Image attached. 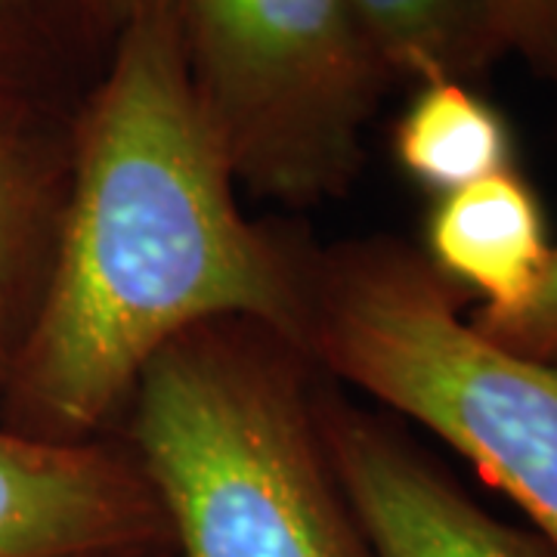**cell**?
<instances>
[{
  "label": "cell",
  "mask_w": 557,
  "mask_h": 557,
  "mask_svg": "<svg viewBox=\"0 0 557 557\" xmlns=\"http://www.w3.org/2000/svg\"><path fill=\"white\" fill-rule=\"evenodd\" d=\"M218 319L300 350L304 270L242 214L168 3L121 25L75 131L57 248L13 359L28 434L90 440L164 344Z\"/></svg>",
  "instance_id": "cell-1"
},
{
  "label": "cell",
  "mask_w": 557,
  "mask_h": 557,
  "mask_svg": "<svg viewBox=\"0 0 557 557\" xmlns=\"http://www.w3.org/2000/svg\"><path fill=\"white\" fill-rule=\"evenodd\" d=\"M307 357L248 319L164 344L131 391V440L177 557H372L329 465Z\"/></svg>",
  "instance_id": "cell-2"
},
{
  "label": "cell",
  "mask_w": 557,
  "mask_h": 557,
  "mask_svg": "<svg viewBox=\"0 0 557 557\" xmlns=\"http://www.w3.org/2000/svg\"><path fill=\"white\" fill-rule=\"evenodd\" d=\"M304 270V357L453 446L557 548V366L461 317L421 251L354 242Z\"/></svg>",
  "instance_id": "cell-3"
},
{
  "label": "cell",
  "mask_w": 557,
  "mask_h": 557,
  "mask_svg": "<svg viewBox=\"0 0 557 557\" xmlns=\"http://www.w3.org/2000/svg\"><path fill=\"white\" fill-rule=\"evenodd\" d=\"M205 119L236 183L282 205L347 193L391 75L344 0H171Z\"/></svg>",
  "instance_id": "cell-4"
},
{
  "label": "cell",
  "mask_w": 557,
  "mask_h": 557,
  "mask_svg": "<svg viewBox=\"0 0 557 557\" xmlns=\"http://www.w3.org/2000/svg\"><path fill=\"white\" fill-rule=\"evenodd\" d=\"M329 465L372 557H557L468 496L437 461L366 409L313 397Z\"/></svg>",
  "instance_id": "cell-5"
},
{
  "label": "cell",
  "mask_w": 557,
  "mask_h": 557,
  "mask_svg": "<svg viewBox=\"0 0 557 557\" xmlns=\"http://www.w3.org/2000/svg\"><path fill=\"white\" fill-rule=\"evenodd\" d=\"M174 548L131 453L97 440L0 431V557H94Z\"/></svg>",
  "instance_id": "cell-6"
},
{
  "label": "cell",
  "mask_w": 557,
  "mask_h": 557,
  "mask_svg": "<svg viewBox=\"0 0 557 557\" xmlns=\"http://www.w3.org/2000/svg\"><path fill=\"white\" fill-rule=\"evenodd\" d=\"M424 258L446 282L483 298L480 313H508L533 295L552 258L536 193L515 171L440 196Z\"/></svg>",
  "instance_id": "cell-7"
},
{
  "label": "cell",
  "mask_w": 557,
  "mask_h": 557,
  "mask_svg": "<svg viewBox=\"0 0 557 557\" xmlns=\"http://www.w3.org/2000/svg\"><path fill=\"white\" fill-rule=\"evenodd\" d=\"M394 78H478L511 50L505 0H344Z\"/></svg>",
  "instance_id": "cell-8"
},
{
  "label": "cell",
  "mask_w": 557,
  "mask_h": 557,
  "mask_svg": "<svg viewBox=\"0 0 557 557\" xmlns=\"http://www.w3.org/2000/svg\"><path fill=\"white\" fill-rule=\"evenodd\" d=\"M399 168L424 189L449 196L478 180L511 171V131L468 84H421L394 131Z\"/></svg>",
  "instance_id": "cell-9"
},
{
  "label": "cell",
  "mask_w": 557,
  "mask_h": 557,
  "mask_svg": "<svg viewBox=\"0 0 557 557\" xmlns=\"http://www.w3.org/2000/svg\"><path fill=\"white\" fill-rule=\"evenodd\" d=\"M471 322L490 341L520 357L557 366V245H552L548 267L533 295L508 313H474Z\"/></svg>",
  "instance_id": "cell-10"
},
{
  "label": "cell",
  "mask_w": 557,
  "mask_h": 557,
  "mask_svg": "<svg viewBox=\"0 0 557 557\" xmlns=\"http://www.w3.org/2000/svg\"><path fill=\"white\" fill-rule=\"evenodd\" d=\"M25 183L13 156L0 146V350L16 313V285L25 251Z\"/></svg>",
  "instance_id": "cell-11"
},
{
  "label": "cell",
  "mask_w": 557,
  "mask_h": 557,
  "mask_svg": "<svg viewBox=\"0 0 557 557\" xmlns=\"http://www.w3.org/2000/svg\"><path fill=\"white\" fill-rule=\"evenodd\" d=\"M511 50L523 53L539 75L557 81V0H505Z\"/></svg>",
  "instance_id": "cell-12"
},
{
  "label": "cell",
  "mask_w": 557,
  "mask_h": 557,
  "mask_svg": "<svg viewBox=\"0 0 557 557\" xmlns=\"http://www.w3.org/2000/svg\"><path fill=\"white\" fill-rule=\"evenodd\" d=\"M90 3L97 7L102 22L121 28L131 16H137L143 10H152V7H168L171 0H90Z\"/></svg>",
  "instance_id": "cell-13"
},
{
  "label": "cell",
  "mask_w": 557,
  "mask_h": 557,
  "mask_svg": "<svg viewBox=\"0 0 557 557\" xmlns=\"http://www.w3.org/2000/svg\"><path fill=\"white\" fill-rule=\"evenodd\" d=\"M94 557H177L174 548H143V552H115V555H94Z\"/></svg>",
  "instance_id": "cell-14"
}]
</instances>
